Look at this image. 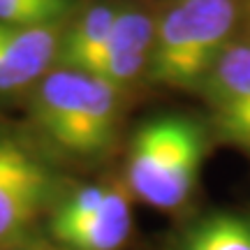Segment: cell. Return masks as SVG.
Wrapping results in <instances>:
<instances>
[{"label": "cell", "instance_id": "cell-1", "mask_svg": "<svg viewBox=\"0 0 250 250\" xmlns=\"http://www.w3.org/2000/svg\"><path fill=\"white\" fill-rule=\"evenodd\" d=\"M121 90L93 74L70 67L37 81L30 114L40 132L72 158H100L114 144Z\"/></svg>", "mask_w": 250, "mask_h": 250}, {"label": "cell", "instance_id": "cell-2", "mask_svg": "<svg viewBox=\"0 0 250 250\" xmlns=\"http://www.w3.org/2000/svg\"><path fill=\"white\" fill-rule=\"evenodd\" d=\"M236 0H179L155 23L146 77L167 88L199 90L232 40Z\"/></svg>", "mask_w": 250, "mask_h": 250}, {"label": "cell", "instance_id": "cell-3", "mask_svg": "<svg viewBox=\"0 0 250 250\" xmlns=\"http://www.w3.org/2000/svg\"><path fill=\"white\" fill-rule=\"evenodd\" d=\"M206 153V130L190 116L151 118L134 132L127 153V188L142 202L171 211L195 190Z\"/></svg>", "mask_w": 250, "mask_h": 250}, {"label": "cell", "instance_id": "cell-4", "mask_svg": "<svg viewBox=\"0 0 250 250\" xmlns=\"http://www.w3.org/2000/svg\"><path fill=\"white\" fill-rule=\"evenodd\" d=\"M51 192V171L19 137L0 132V250L23 239Z\"/></svg>", "mask_w": 250, "mask_h": 250}, {"label": "cell", "instance_id": "cell-5", "mask_svg": "<svg viewBox=\"0 0 250 250\" xmlns=\"http://www.w3.org/2000/svg\"><path fill=\"white\" fill-rule=\"evenodd\" d=\"M199 90L218 137L250 155V40L225 46Z\"/></svg>", "mask_w": 250, "mask_h": 250}, {"label": "cell", "instance_id": "cell-6", "mask_svg": "<svg viewBox=\"0 0 250 250\" xmlns=\"http://www.w3.org/2000/svg\"><path fill=\"white\" fill-rule=\"evenodd\" d=\"M62 28H23L0 21V95L23 90L44 77L58 61Z\"/></svg>", "mask_w": 250, "mask_h": 250}, {"label": "cell", "instance_id": "cell-7", "mask_svg": "<svg viewBox=\"0 0 250 250\" xmlns=\"http://www.w3.org/2000/svg\"><path fill=\"white\" fill-rule=\"evenodd\" d=\"M132 232L130 197L121 186L107 188V197L95 213L56 232L54 236L70 250H118Z\"/></svg>", "mask_w": 250, "mask_h": 250}, {"label": "cell", "instance_id": "cell-8", "mask_svg": "<svg viewBox=\"0 0 250 250\" xmlns=\"http://www.w3.org/2000/svg\"><path fill=\"white\" fill-rule=\"evenodd\" d=\"M118 12H121L118 2H111V0L93 2L72 21L70 26L62 28V40L61 49H58L61 67L81 70L83 62L107 42Z\"/></svg>", "mask_w": 250, "mask_h": 250}, {"label": "cell", "instance_id": "cell-9", "mask_svg": "<svg viewBox=\"0 0 250 250\" xmlns=\"http://www.w3.org/2000/svg\"><path fill=\"white\" fill-rule=\"evenodd\" d=\"M155 23L158 21H153L142 9L121 7L116 21H114V28H111V33L107 37V42L83 62V67L79 72L93 74L104 62L114 61V58H121V56L151 54L153 40H155Z\"/></svg>", "mask_w": 250, "mask_h": 250}, {"label": "cell", "instance_id": "cell-10", "mask_svg": "<svg viewBox=\"0 0 250 250\" xmlns=\"http://www.w3.org/2000/svg\"><path fill=\"white\" fill-rule=\"evenodd\" d=\"M181 250H250V215H204L186 232Z\"/></svg>", "mask_w": 250, "mask_h": 250}, {"label": "cell", "instance_id": "cell-11", "mask_svg": "<svg viewBox=\"0 0 250 250\" xmlns=\"http://www.w3.org/2000/svg\"><path fill=\"white\" fill-rule=\"evenodd\" d=\"M74 0H0V21L12 26H65Z\"/></svg>", "mask_w": 250, "mask_h": 250}, {"label": "cell", "instance_id": "cell-12", "mask_svg": "<svg viewBox=\"0 0 250 250\" xmlns=\"http://www.w3.org/2000/svg\"><path fill=\"white\" fill-rule=\"evenodd\" d=\"M104 197H107V188L104 186H83V188H79V190H74L61 204V208L54 213L51 234L61 232V229H67L72 225L90 218V215L102 206Z\"/></svg>", "mask_w": 250, "mask_h": 250}, {"label": "cell", "instance_id": "cell-13", "mask_svg": "<svg viewBox=\"0 0 250 250\" xmlns=\"http://www.w3.org/2000/svg\"><path fill=\"white\" fill-rule=\"evenodd\" d=\"M246 2H248V12H250V0H246Z\"/></svg>", "mask_w": 250, "mask_h": 250}]
</instances>
